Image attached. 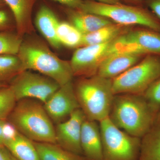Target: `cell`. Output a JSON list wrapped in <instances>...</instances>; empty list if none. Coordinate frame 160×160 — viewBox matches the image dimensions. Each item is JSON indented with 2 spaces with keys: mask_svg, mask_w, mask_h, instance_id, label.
Segmentation results:
<instances>
[{
  "mask_svg": "<svg viewBox=\"0 0 160 160\" xmlns=\"http://www.w3.org/2000/svg\"><path fill=\"white\" fill-rule=\"evenodd\" d=\"M158 113L142 94L115 95L109 118L120 129L142 138L154 123Z\"/></svg>",
  "mask_w": 160,
  "mask_h": 160,
  "instance_id": "6da1fadb",
  "label": "cell"
},
{
  "mask_svg": "<svg viewBox=\"0 0 160 160\" xmlns=\"http://www.w3.org/2000/svg\"><path fill=\"white\" fill-rule=\"evenodd\" d=\"M22 71L33 70L63 86L72 81L70 62L61 59L44 43L36 40L23 41L17 55Z\"/></svg>",
  "mask_w": 160,
  "mask_h": 160,
  "instance_id": "7a4b0ae2",
  "label": "cell"
},
{
  "mask_svg": "<svg viewBox=\"0 0 160 160\" xmlns=\"http://www.w3.org/2000/svg\"><path fill=\"white\" fill-rule=\"evenodd\" d=\"M7 121L33 142L56 144L52 121L38 100L24 98L18 101Z\"/></svg>",
  "mask_w": 160,
  "mask_h": 160,
  "instance_id": "3957f363",
  "label": "cell"
},
{
  "mask_svg": "<svg viewBox=\"0 0 160 160\" xmlns=\"http://www.w3.org/2000/svg\"><path fill=\"white\" fill-rule=\"evenodd\" d=\"M112 79L97 74L80 80L74 87L80 108L88 119L100 122L109 116L115 95Z\"/></svg>",
  "mask_w": 160,
  "mask_h": 160,
  "instance_id": "277c9868",
  "label": "cell"
},
{
  "mask_svg": "<svg viewBox=\"0 0 160 160\" xmlns=\"http://www.w3.org/2000/svg\"><path fill=\"white\" fill-rule=\"evenodd\" d=\"M80 10L107 18L122 26L139 25L160 32V21L146 6L83 1Z\"/></svg>",
  "mask_w": 160,
  "mask_h": 160,
  "instance_id": "5b68a950",
  "label": "cell"
},
{
  "mask_svg": "<svg viewBox=\"0 0 160 160\" xmlns=\"http://www.w3.org/2000/svg\"><path fill=\"white\" fill-rule=\"evenodd\" d=\"M160 78V55L148 54L137 64L112 79L114 95L142 94Z\"/></svg>",
  "mask_w": 160,
  "mask_h": 160,
  "instance_id": "8992f818",
  "label": "cell"
},
{
  "mask_svg": "<svg viewBox=\"0 0 160 160\" xmlns=\"http://www.w3.org/2000/svg\"><path fill=\"white\" fill-rule=\"evenodd\" d=\"M99 122L103 160H137L141 139L120 129L109 117Z\"/></svg>",
  "mask_w": 160,
  "mask_h": 160,
  "instance_id": "52a82bcc",
  "label": "cell"
},
{
  "mask_svg": "<svg viewBox=\"0 0 160 160\" xmlns=\"http://www.w3.org/2000/svg\"><path fill=\"white\" fill-rule=\"evenodd\" d=\"M119 37L103 44L78 48L70 62L73 76L89 78L97 74L103 60L110 54L121 51Z\"/></svg>",
  "mask_w": 160,
  "mask_h": 160,
  "instance_id": "ba28073f",
  "label": "cell"
},
{
  "mask_svg": "<svg viewBox=\"0 0 160 160\" xmlns=\"http://www.w3.org/2000/svg\"><path fill=\"white\" fill-rule=\"evenodd\" d=\"M9 86L17 102L24 98H32L43 104L61 86L50 78L28 70L17 75Z\"/></svg>",
  "mask_w": 160,
  "mask_h": 160,
  "instance_id": "9c48e42d",
  "label": "cell"
},
{
  "mask_svg": "<svg viewBox=\"0 0 160 160\" xmlns=\"http://www.w3.org/2000/svg\"><path fill=\"white\" fill-rule=\"evenodd\" d=\"M43 105L52 122L58 124L65 121L80 108L72 81L60 86Z\"/></svg>",
  "mask_w": 160,
  "mask_h": 160,
  "instance_id": "30bf717a",
  "label": "cell"
},
{
  "mask_svg": "<svg viewBox=\"0 0 160 160\" xmlns=\"http://www.w3.org/2000/svg\"><path fill=\"white\" fill-rule=\"evenodd\" d=\"M86 118L79 108L72 113L68 119L57 124L55 127L56 144L67 151L82 156L81 132Z\"/></svg>",
  "mask_w": 160,
  "mask_h": 160,
  "instance_id": "8fae6325",
  "label": "cell"
},
{
  "mask_svg": "<svg viewBox=\"0 0 160 160\" xmlns=\"http://www.w3.org/2000/svg\"><path fill=\"white\" fill-rule=\"evenodd\" d=\"M146 55L135 51L116 52L102 61L97 74L102 77L113 79L137 64Z\"/></svg>",
  "mask_w": 160,
  "mask_h": 160,
  "instance_id": "7c38bea8",
  "label": "cell"
},
{
  "mask_svg": "<svg viewBox=\"0 0 160 160\" xmlns=\"http://www.w3.org/2000/svg\"><path fill=\"white\" fill-rule=\"evenodd\" d=\"M122 38L130 49L145 55H160V32L151 29L129 32Z\"/></svg>",
  "mask_w": 160,
  "mask_h": 160,
  "instance_id": "4fadbf2b",
  "label": "cell"
},
{
  "mask_svg": "<svg viewBox=\"0 0 160 160\" xmlns=\"http://www.w3.org/2000/svg\"><path fill=\"white\" fill-rule=\"evenodd\" d=\"M86 118L81 132V145L86 160H103L99 124Z\"/></svg>",
  "mask_w": 160,
  "mask_h": 160,
  "instance_id": "5bb4252c",
  "label": "cell"
},
{
  "mask_svg": "<svg viewBox=\"0 0 160 160\" xmlns=\"http://www.w3.org/2000/svg\"><path fill=\"white\" fill-rule=\"evenodd\" d=\"M59 21L51 9L42 6L36 16L35 22L38 30L53 48L59 49L62 45L57 36V28Z\"/></svg>",
  "mask_w": 160,
  "mask_h": 160,
  "instance_id": "9a60e30c",
  "label": "cell"
},
{
  "mask_svg": "<svg viewBox=\"0 0 160 160\" xmlns=\"http://www.w3.org/2000/svg\"><path fill=\"white\" fill-rule=\"evenodd\" d=\"M68 16L70 23L83 35L94 32L114 23L104 17L85 12L80 9H70L68 12Z\"/></svg>",
  "mask_w": 160,
  "mask_h": 160,
  "instance_id": "2e32d148",
  "label": "cell"
},
{
  "mask_svg": "<svg viewBox=\"0 0 160 160\" xmlns=\"http://www.w3.org/2000/svg\"><path fill=\"white\" fill-rule=\"evenodd\" d=\"M137 160H160V113L152 126L141 139Z\"/></svg>",
  "mask_w": 160,
  "mask_h": 160,
  "instance_id": "e0dca14e",
  "label": "cell"
},
{
  "mask_svg": "<svg viewBox=\"0 0 160 160\" xmlns=\"http://www.w3.org/2000/svg\"><path fill=\"white\" fill-rule=\"evenodd\" d=\"M4 145L18 160H40L33 141L20 132L14 138L5 141Z\"/></svg>",
  "mask_w": 160,
  "mask_h": 160,
  "instance_id": "ac0fdd59",
  "label": "cell"
},
{
  "mask_svg": "<svg viewBox=\"0 0 160 160\" xmlns=\"http://www.w3.org/2000/svg\"><path fill=\"white\" fill-rule=\"evenodd\" d=\"M11 9L16 24L18 34L22 37L32 29L29 0H4Z\"/></svg>",
  "mask_w": 160,
  "mask_h": 160,
  "instance_id": "d6986e66",
  "label": "cell"
},
{
  "mask_svg": "<svg viewBox=\"0 0 160 160\" xmlns=\"http://www.w3.org/2000/svg\"><path fill=\"white\" fill-rule=\"evenodd\" d=\"M126 26L113 23L94 32L83 35L82 46L103 44L115 39L125 33Z\"/></svg>",
  "mask_w": 160,
  "mask_h": 160,
  "instance_id": "ffe728a7",
  "label": "cell"
},
{
  "mask_svg": "<svg viewBox=\"0 0 160 160\" xmlns=\"http://www.w3.org/2000/svg\"><path fill=\"white\" fill-rule=\"evenodd\" d=\"M33 143L40 160H86L84 157L67 151L57 144Z\"/></svg>",
  "mask_w": 160,
  "mask_h": 160,
  "instance_id": "44dd1931",
  "label": "cell"
},
{
  "mask_svg": "<svg viewBox=\"0 0 160 160\" xmlns=\"http://www.w3.org/2000/svg\"><path fill=\"white\" fill-rule=\"evenodd\" d=\"M56 33L61 45L72 48L82 47L83 34L71 23L59 21Z\"/></svg>",
  "mask_w": 160,
  "mask_h": 160,
  "instance_id": "7402d4cb",
  "label": "cell"
},
{
  "mask_svg": "<svg viewBox=\"0 0 160 160\" xmlns=\"http://www.w3.org/2000/svg\"><path fill=\"white\" fill-rule=\"evenodd\" d=\"M22 72V64L18 55H0V83L6 84Z\"/></svg>",
  "mask_w": 160,
  "mask_h": 160,
  "instance_id": "603a6c76",
  "label": "cell"
},
{
  "mask_svg": "<svg viewBox=\"0 0 160 160\" xmlns=\"http://www.w3.org/2000/svg\"><path fill=\"white\" fill-rule=\"evenodd\" d=\"M23 41L22 36L18 34L0 32V55H17Z\"/></svg>",
  "mask_w": 160,
  "mask_h": 160,
  "instance_id": "cb8c5ba5",
  "label": "cell"
},
{
  "mask_svg": "<svg viewBox=\"0 0 160 160\" xmlns=\"http://www.w3.org/2000/svg\"><path fill=\"white\" fill-rule=\"evenodd\" d=\"M17 101L9 86L0 88V121H7Z\"/></svg>",
  "mask_w": 160,
  "mask_h": 160,
  "instance_id": "d4e9b609",
  "label": "cell"
},
{
  "mask_svg": "<svg viewBox=\"0 0 160 160\" xmlns=\"http://www.w3.org/2000/svg\"><path fill=\"white\" fill-rule=\"evenodd\" d=\"M142 95L152 109L158 113L160 109V78L152 83Z\"/></svg>",
  "mask_w": 160,
  "mask_h": 160,
  "instance_id": "484cf974",
  "label": "cell"
},
{
  "mask_svg": "<svg viewBox=\"0 0 160 160\" xmlns=\"http://www.w3.org/2000/svg\"><path fill=\"white\" fill-rule=\"evenodd\" d=\"M19 132L15 127L7 120L4 122L2 127V134L4 142L14 138Z\"/></svg>",
  "mask_w": 160,
  "mask_h": 160,
  "instance_id": "4316f807",
  "label": "cell"
},
{
  "mask_svg": "<svg viewBox=\"0 0 160 160\" xmlns=\"http://www.w3.org/2000/svg\"><path fill=\"white\" fill-rule=\"evenodd\" d=\"M145 6L160 21V0H146Z\"/></svg>",
  "mask_w": 160,
  "mask_h": 160,
  "instance_id": "83f0119b",
  "label": "cell"
},
{
  "mask_svg": "<svg viewBox=\"0 0 160 160\" xmlns=\"http://www.w3.org/2000/svg\"><path fill=\"white\" fill-rule=\"evenodd\" d=\"M63 4L72 9H80L82 5V0H52Z\"/></svg>",
  "mask_w": 160,
  "mask_h": 160,
  "instance_id": "f1b7e54d",
  "label": "cell"
},
{
  "mask_svg": "<svg viewBox=\"0 0 160 160\" xmlns=\"http://www.w3.org/2000/svg\"><path fill=\"white\" fill-rule=\"evenodd\" d=\"M10 26V20L7 12L0 10V31L6 30Z\"/></svg>",
  "mask_w": 160,
  "mask_h": 160,
  "instance_id": "f546056e",
  "label": "cell"
},
{
  "mask_svg": "<svg viewBox=\"0 0 160 160\" xmlns=\"http://www.w3.org/2000/svg\"><path fill=\"white\" fill-rule=\"evenodd\" d=\"M0 160H18L4 145H0Z\"/></svg>",
  "mask_w": 160,
  "mask_h": 160,
  "instance_id": "4dcf8cb0",
  "label": "cell"
},
{
  "mask_svg": "<svg viewBox=\"0 0 160 160\" xmlns=\"http://www.w3.org/2000/svg\"><path fill=\"white\" fill-rule=\"evenodd\" d=\"M145 1L146 0H120L122 3L124 1L125 2L124 4L133 6H143L142 4L145 5Z\"/></svg>",
  "mask_w": 160,
  "mask_h": 160,
  "instance_id": "1f68e13d",
  "label": "cell"
},
{
  "mask_svg": "<svg viewBox=\"0 0 160 160\" xmlns=\"http://www.w3.org/2000/svg\"><path fill=\"white\" fill-rule=\"evenodd\" d=\"M94 1L108 4H117L122 3L120 0H94Z\"/></svg>",
  "mask_w": 160,
  "mask_h": 160,
  "instance_id": "d6a6232c",
  "label": "cell"
},
{
  "mask_svg": "<svg viewBox=\"0 0 160 160\" xmlns=\"http://www.w3.org/2000/svg\"><path fill=\"white\" fill-rule=\"evenodd\" d=\"M6 121H0V145H4V139L2 134V127Z\"/></svg>",
  "mask_w": 160,
  "mask_h": 160,
  "instance_id": "836d02e7",
  "label": "cell"
},
{
  "mask_svg": "<svg viewBox=\"0 0 160 160\" xmlns=\"http://www.w3.org/2000/svg\"><path fill=\"white\" fill-rule=\"evenodd\" d=\"M6 86V84H1L0 83V88L1 87H4V86Z\"/></svg>",
  "mask_w": 160,
  "mask_h": 160,
  "instance_id": "e575fe53",
  "label": "cell"
},
{
  "mask_svg": "<svg viewBox=\"0 0 160 160\" xmlns=\"http://www.w3.org/2000/svg\"><path fill=\"white\" fill-rule=\"evenodd\" d=\"M158 113H160V109Z\"/></svg>",
  "mask_w": 160,
  "mask_h": 160,
  "instance_id": "d590c367",
  "label": "cell"
},
{
  "mask_svg": "<svg viewBox=\"0 0 160 160\" xmlns=\"http://www.w3.org/2000/svg\"><path fill=\"white\" fill-rule=\"evenodd\" d=\"M0 2H1V0H0Z\"/></svg>",
  "mask_w": 160,
  "mask_h": 160,
  "instance_id": "8d00e7d4",
  "label": "cell"
}]
</instances>
